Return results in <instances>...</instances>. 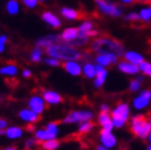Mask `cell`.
Segmentation results:
<instances>
[{"mask_svg": "<svg viewBox=\"0 0 151 150\" xmlns=\"http://www.w3.org/2000/svg\"><path fill=\"white\" fill-rule=\"evenodd\" d=\"M45 54L48 57L57 58L60 61L81 60L83 56V53L78 48L72 46L70 44L63 43L61 41L45 48Z\"/></svg>", "mask_w": 151, "mask_h": 150, "instance_id": "obj_1", "label": "cell"}, {"mask_svg": "<svg viewBox=\"0 0 151 150\" xmlns=\"http://www.w3.org/2000/svg\"><path fill=\"white\" fill-rule=\"evenodd\" d=\"M90 48L93 53L96 54H101V53H113L117 55L119 58L123 56L125 52V48L123 44L120 41L114 39L111 37H101L96 38V40L91 42Z\"/></svg>", "mask_w": 151, "mask_h": 150, "instance_id": "obj_2", "label": "cell"}, {"mask_svg": "<svg viewBox=\"0 0 151 150\" xmlns=\"http://www.w3.org/2000/svg\"><path fill=\"white\" fill-rule=\"evenodd\" d=\"M130 131L135 137L139 139L148 138L151 132V125L145 115L137 114L130 118Z\"/></svg>", "mask_w": 151, "mask_h": 150, "instance_id": "obj_3", "label": "cell"}, {"mask_svg": "<svg viewBox=\"0 0 151 150\" xmlns=\"http://www.w3.org/2000/svg\"><path fill=\"white\" fill-rule=\"evenodd\" d=\"M114 128L122 129L131 117V107L127 102H120L111 110Z\"/></svg>", "mask_w": 151, "mask_h": 150, "instance_id": "obj_4", "label": "cell"}, {"mask_svg": "<svg viewBox=\"0 0 151 150\" xmlns=\"http://www.w3.org/2000/svg\"><path fill=\"white\" fill-rule=\"evenodd\" d=\"M94 112L90 110H71L62 119L63 124H78L81 122L92 120Z\"/></svg>", "mask_w": 151, "mask_h": 150, "instance_id": "obj_5", "label": "cell"}, {"mask_svg": "<svg viewBox=\"0 0 151 150\" xmlns=\"http://www.w3.org/2000/svg\"><path fill=\"white\" fill-rule=\"evenodd\" d=\"M99 11L102 14L111 17H120L123 14V8L109 0H94Z\"/></svg>", "mask_w": 151, "mask_h": 150, "instance_id": "obj_6", "label": "cell"}, {"mask_svg": "<svg viewBox=\"0 0 151 150\" xmlns=\"http://www.w3.org/2000/svg\"><path fill=\"white\" fill-rule=\"evenodd\" d=\"M151 103V90L142 89L138 91V94L133 99L132 106L135 110H142L147 108Z\"/></svg>", "mask_w": 151, "mask_h": 150, "instance_id": "obj_7", "label": "cell"}, {"mask_svg": "<svg viewBox=\"0 0 151 150\" xmlns=\"http://www.w3.org/2000/svg\"><path fill=\"white\" fill-rule=\"evenodd\" d=\"M27 107L30 108L32 112H35V114L41 116L46 110V103H45L42 95L32 94L27 101Z\"/></svg>", "mask_w": 151, "mask_h": 150, "instance_id": "obj_8", "label": "cell"}, {"mask_svg": "<svg viewBox=\"0 0 151 150\" xmlns=\"http://www.w3.org/2000/svg\"><path fill=\"white\" fill-rule=\"evenodd\" d=\"M99 141L100 144L107 149H114L118 145V139L113 133V131L101 130L99 134Z\"/></svg>", "mask_w": 151, "mask_h": 150, "instance_id": "obj_9", "label": "cell"}, {"mask_svg": "<svg viewBox=\"0 0 151 150\" xmlns=\"http://www.w3.org/2000/svg\"><path fill=\"white\" fill-rule=\"evenodd\" d=\"M94 61H96V64L107 68L111 64H117V62L119 61V57L113 53H101V54H96Z\"/></svg>", "mask_w": 151, "mask_h": 150, "instance_id": "obj_10", "label": "cell"}, {"mask_svg": "<svg viewBox=\"0 0 151 150\" xmlns=\"http://www.w3.org/2000/svg\"><path fill=\"white\" fill-rule=\"evenodd\" d=\"M63 70L69 75L73 77H77L81 76L83 73V64L79 62V60H69L63 61V63L61 64Z\"/></svg>", "mask_w": 151, "mask_h": 150, "instance_id": "obj_11", "label": "cell"}, {"mask_svg": "<svg viewBox=\"0 0 151 150\" xmlns=\"http://www.w3.org/2000/svg\"><path fill=\"white\" fill-rule=\"evenodd\" d=\"M42 97H43L46 105L55 106V105H59V104H61L62 102H63L62 95H61L58 91L52 90V89L44 90L43 93H42Z\"/></svg>", "mask_w": 151, "mask_h": 150, "instance_id": "obj_12", "label": "cell"}, {"mask_svg": "<svg viewBox=\"0 0 151 150\" xmlns=\"http://www.w3.org/2000/svg\"><path fill=\"white\" fill-rule=\"evenodd\" d=\"M96 77L93 78V87L96 89H101L102 87L104 86L108 77V71L106 68L100 66V64H96Z\"/></svg>", "mask_w": 151, "mask_h": 150, "instance_id": "obj_13", "label": "cell"}, {"mask_svg": "<svg viewBox=\"0 0 151 150\" xmlns=\"http://www.w3.org/2000/svg\"><path fill=\"white\" fill-rule=\"evenodd\" d=\"M117 69L119 72L125 75H137L139 74V68L136 64H133L127 60H119L117 62Z\"/></svg>", "mask_w": 151, "mask_h": 150, "instance_id": "obj_14", "label": "cell"}, {"mask_svg": "<svg viewBox=\"0 0 151 150\" xmlns=\"http://www.w3.org/2000/svg\"><path fill=\"white\" fill-rule=\"evenodd\" d=\"M18 118L22 121L26 122L28 124H35L40 120V115L35 114V112H32L30 108L26 107V108H22L18 112Z\"/></svg>", "mask_w": 151, "mask_h": 150, "instance_id": "obj_15", "label": "cell"}, {"mask_svg": "<svg viewBox=\"0 0 151 150\" xmlns=\"http://www.w3.org/2000/svg\"><path fill=\"white\" fill-rule=\"evenodd\" d=\"M60 41V37L59 35H56V33H50V35H43V37L39 38L38 40L35 41V46H39L41 48H47L48 46L52 45V44L57 43Z\"/></svg>", "mask_w": 151, "mask_h": 150, "instance_id": "obj_16", "label": "cell"}, {"mask_svg": "<svg viewBox=\"0 0 151 150\" xmlns=\"http://www.w3.org/2000/svg\"><path fill=\"white\" fill-rule=\"evenodd\" d=\"M41 18L44 23L47 24L48 26H50L54 29H58L61 27L62 23H61V19L55 14L52 13V11H44L41 15Z\"/></svg>", "mask_w": 151, "mask_h": 150, "instance_id": "obj_17", "label": "cell"}, {"mask_svg": "<svg viewBox=\"0 0 151 150\" xmlns=\"http://www.w3.org/2000/svg\"><path fill=\"white\" fill-rule=\"evenodd\" d=\"M78 35H79V31L77 27H68V28L62 30V32L59 35V37H60L61 42L67 44H71L76 38L78 37Z\"/></svg>", "mask_w": 151, "mask_h": 150, "instance_id": "obj_18", "label": "cell"}, {"mask_svg": "<svg viewBox=\"0 0 151 150\" xmlns=\"http://www.w3.org/2000/svg\"><path fill=\"white\" fill-rule=\"evenodd\" d=\"M98 123L101 125V130L113 131L114 128L113 120H111V112H100L98 115Z\"/></svg>", "mask_w": 151, "mask_h": 150, "instance_id": "obj_19", "label": "cell"}, {"mask_svg": "<svg viewBox=\"0 0 151 150\" xmlns=\"http://www.w3.org/2000/svg\"><path fill=\"white\" fill-rule=\"evenodd\" d=\"M24 129L19 125H9L6 129V137L11 141H17L24 136Z\"/></svg>", "mask_w": 151, "mask_h": 150, "instance_id": "obj_20", "label": "cell"}, {"mask_svg": "<svg viewBox=\"0 0 151 150\" xmlns=\"http://www.w3.org/2000/svg\"><path fill=\"white\" fill-rule=\"evenodd\" d=\"M19 72L17 64L10 62V63L3 64L2 66H0V75L4 76V77H16Z\"/></svg>", "mask_w": 151, "mask_h": 150, "instance_id": "obj_21", "label": "cell"}, {"mask_svg": "<svg viewBox=\"0 0 151 150\" xmlns=\"http://www.w3.org/2000/svg\"><path fill=\"white\" fill-rule=\"evenodd\" d=\"M122 57L124 60L129 61L133 64H136V66H139L142 61L145 60V57L136 50H125Z\"/></svg>", "mask_w": 151, "mask_h": 150, "instance_id": "obj_22", "label": "cell"}, {"mask_svg": "<svg viewBox=\"0 0 151 150\" xmlns=\"http://www.w3.org/2000/svg\"><path fill=\"white\" fill-rule=\"evenodd\" d=\"M60 14L63 18L68 20H76L79 19L81 17V14L79 11L73 8H69V6H63L60 9Z\"/></svg>", "mask_w": 151, "mask_h": 150, "instance_id": "obj_23", "label": "cell"}, {"mask_svg": "<svg viewBox=\"0 0 151 150\" xmlns=\"http://www.w3.org/2000/svg\"><path fill=\"white\" fill-rule=\"evenodd\" d=\"M81 74L84 75L87 79H93V78L96 77V63H93L91 61H86L83 64V73Z\"/></svg>", "mask_w": 151, "mask_h": 150, "instance_id": "obj_24", "label": "cell"}, {"mask_svg": "<svg viewBox=\"0 0 151 150\" xmlns=\"http://www.w3.org/2000/svg\"><path fill=\"white\" fill-rule=\"evenodd\" d=\"M44 53H45V50L43 48H41L39 46H35L29 53V60L32 63H40L41 61L44 59Z\"/></svg>", "mask_w": 151, "mask_h": 150, "instance_id": "obj_25", "label": "cell"}, {"mask_svg": "<svg viewBox=\"0 0 151 150\" xmlns=\"http://www.w3.org/2000/svg\"><path fill=\"white\" fill-rule=\"evenodd\" d=\"M33 135H35V137L37 138V141H38L39 143H43V141H48V139L56 138V136L52 135L50 132H48L45 128H44V129H38V130H35Z\"/></svg>", "mask_w": 151, "mask_h": 150, "instance_id": "obj_26", "label": "cell"}, {"mask_svg": "<svg viewBox=\"0 0 151 150\" xmlns=\"http://www.w3.org/2000/svg\"><path fill=\"white\" fill-rule=\"evenodd\" d=\"M89 41H90V38L88 37L87 35H85V33H81V32H79L78 37L76 38L75 40L73 41L70 45L76 47V48H81V47H85V46H86V45L89 43Z\"/></svg>", "mask_w": 151, "mask_h": 150, "instance_id": "obj_27", "label": "cell"}, {"mask_svg": "<svg viewBox=\"0 0 151 150\" xmlns=\"http://www.w3.org/2000/svg\"><path fill=\"white\" fill-rule=\"evenodd\" d=\"M94 129V123L92 122V120H89V121H84L78 123V128H77V133L81 134V135H86V134H89L91 131Z\"/></svg>", "mask_w": 151, "mask_h": 150, "instance_id": "obj_28", "label": "cell"}, {"mask_svg": "<svg viewBox=\"0 0 151 150\" xmlns=\"http://www.w3.org/2000/svg\"><path fill=\"white\" fill-rule=\"evenodd\" d=\"M59 147H60V141L57 139V137L41 143V148L43 150H57Z\"/></svg>", "mask_w": 151, "mask_h": 150, "instance_id": "obj_29", "label": "cell"}, {"mask_svg": "<svg viewBox=\"0 0 151 150\" xmlns=\"http://www.w3.org/2000/svg\"><path fill=\"white\" fill-rule=\"evenodd\" d=\"M6 10L10 15H16L20 10L18 0H9L6 4Z\"/></svg>", "mask_w": 151, "mask_h": 150, "instance_id": "obj_30", "label": "cell"}, {"mask_svg": "<svg viewBox=\"0 0 151 150\" xmlns=\"http://www.w3.org/2000/svg\"><path fill=\"white\" fill-rule=\"evenodd\" d=\"M78 31L81 32V33H85V35H87L88 32L94 29V23H93L92 20H89V19H86L84 20L83 23L79 25L78 27Z\"/></svg>", "mask_w": 151, "mask_h": 150, "instance_id": "obj_31", "label": "cell"}, {"mask_svg": "<svg viewBox=\"0 0 151 150\" xmlns=\"http://www.w3.org/2000/svg\"><path fill=\"white\" fill-rule=\"evenodd\" d=\"M45 129L48 132H50L52 135H55L56 137L58 136L59 132H60V127H59L58 121H50L45 124Z\"/></svg>", "mask_w": 151, "mask_h": 150, "instance_id": "obj_32", "label": "cell"}, {"mask_svg": "<svg viewBox=\"0 0 151 150\" xmlns=\"http://www.w3.org/2000/svg\"><path fill=\"white\" fill-rule=\"evenodd\" d=\"M138 68H139V73H142L145 76L151 77V62H149L147 60H144L138 66Z\"/></svg>", "mask_w": 151, "mask_h": 150, "instance_id": "obj_33", "label": "cell"}, {"mask_svg": "<svg viewBox=\"0 0 151 150\" xmlns=\"http://www.w3.org/2000/svg\"><path fill=\"white\" fill-rule=\"evenodd\" d=\"M142 81H139L135 77V78H133V79H131L130 83H129V90L133 93H136V92H138L139 90H142Z\"/></svg>", "mask_w": 151, "mask_h": 150, "instance_id": "obj_34", "label": "cell"}, {"mask_svg": "<svg viewBox=\"0 0 151 150\" xmlns=\"http://www.w3.org/2000/svg\"><path fill=\"white\" fill-rule=\"evenodd\" d=\"M139 17L142 22H150L151 20V6H148V8H142V10L139 11Z\"/></svg>", "mask_w": 151, "mask_h": 150, "instance_id": "obj_35", "label": "cell"}, {"mask_svg": "<svg viewBox=\"0 0 151 150\" xmlns=\"http://www.w3.org/2000/svg\"><path fill=\"white\" fill-rule=\"evenodd\" d=\"M41 144L37 141L35 137H30V138L26 139L25 144H24V149L25 150H35V148L38 147V145Z\"/></svg>", "mask_w": 151, "mask_h": 150, "instance_id": "obj_36", "label": "cell"}, {"mask_svg": "<svg viewBox=\"0 0 151 150\" xmlns=\"http://www.w3.org/2000/svg\"><path fill=\"white\" fill-rule=\"evenodd\" d=\"M43 62L46 64L47 66H50V68H57V66H60L61 64H62L59 59L54 58V57H48V56H46V58H44Z\"/></svg>", "mask_w": 151, "mask_h": 150, "instance_id": "obj_37", "label": "cell"}, {"mask_svg": "<svg viewBox=\"0 0 151 150\" xmlns=\"http://www.w3.org/2000/svg\"><path fill=\"white\" fill-rule=\"evenodd\" d=\"M123 18H124V20H127V22H132V23H135V22L140 20L139 14L136 13V12H130L128 14H125L124 16H123Z\"/></svg>", "mask_w": 151, "mask_h": 150, "instance_id": "obj_38", "label": "cell"}, {"mask_svg": "<svg viewBox=\"0 0 151 150\" xmlns=\"http://www.w3.org/2000/svg\"><path fill=\"white\" fill-rule=\"evenodd\" d=\"M23 4L28 9H35L39 4V0H22Z\"/></svg>", "mask_w": 151, "mask_h": 150, "instance_id": "obj_39", "label": "cell"}, {"mask_svg": "<svg viewBox=\"0 0 151 150\" xmlns=\"http://www.w3.org/2000/svg\"><path fill=\"white\" fill-rule=\"evenodd\" d=\"M22 76L24 78H30L32 76V71L30 69H28V68H26V69H24L22 71Z\"/></svg>", "mask_w": 151, "mask_h": 150, "instance_id": "obj_40", "label": "cell"}, {"mask_svg": "<svg viewBox=\"0 0 151 150\" xmlns=\"http://www.w3.org/2000/svg\"><path fill=\"white\" fill-rule=\"evenodd\" d=\"M100 112H111V107L106 103H102L100 105Z\"/></svg>", "mask_w": 151, "mask_h": 150, "instance_id": "obj_41", "label": "cell"}, {"mask_svg": "<svg viewBox=\"0 0 151 150\" xmlns=\"http://www.w3.org/2000/svg\"><path fill=\"white\" fill-rule=\"evenodd\" d=\"M9 127V121L4 118H0V130H6Z\"/></svg>", "mask_w": 151, "mask_h": 150, "instance_id": "obj_42", "label": "cell"}, {"mask_svg": "<svg viewBox=\"0 0 151 150\" xmlns=\"http://www.w3.org/2000/svg\"><path fill=\"white\" fill-rule=\"evenodd\" d=\"M87 35L89 38H93V37H98L99 35V31L96 30V29H92V30H90V31L88 32Z\"/></svg>", "mask_w": 151, "mask_h": 150, "instance_id": "obj_43", "label": "cell"}, {"mask_svg": "<svg viewBox=\"0 0 151 150\" xmlns=\"http://www.w3.org/2000/svg\"><path fill=\"white\" fill-rule=\"evenodd\" d=\"M6 52V43H3L2 41L0 40V54Z\"/></svg>", "mask_w": 151, "mask_h": 150, "instance_id": "obj_44", "label": "cell"}, {"mask_svg": "<svg viewBox=\"0 0 151 150\" xmlns=\"http://www.w3.org/2000/svg\"><path fill=\"white\" fill-rule=\"evenodd\" d=\"M0 40L2 41L3 43H8V41H9V38H8V35H0Z\"/></svg>", "mask_w": 151, "mask_h": 150, "instance_id": "obj_45", "label": "cell"}, {"mask_svg": "<svg viewBox=\"0 0 151 150\" xmlns=\"http://www.w3.org/2000/svg\"><path fill=\"white\" fill-rule=\"evenodd\" d=\"M123 4H132V3L135 1V0H120Z\"/></svg>", "mask_w": 151, "mask_h": 150, "instance_id": "obj_46", "label": "cell"}, {"mask_svg": "<svg viewBox=\"0 0 151 150\" xmlns=\"http://www.w3.org/2000/svg\"><path fill=\"white\" fill-rule=\"evenodd\" d=\"M96 150H113V149H107V148H105L104 146H102V145L100 144L96 147Z\"/></svg>", "mask_w": 151, "mask_h": 150, "instance_id": "obj_47", "label": "cell"}, {"mask_svg": "<svg viewBox=\"0 0 151 150\" xmlns=\"http://www.w3.org/2000/svg\"><path fill=\"white\" fill-rule=\"evenodd\" d=\"M4 150H17L16 147H13V146H9V147L4 148Z\"/></svg>", "mask_w": 151, "mask_h": 150, "instance_id": "obj_48", "label": "cell"}, {"mask_svg": "<svg viewBox=\"0 0 151 150\" xmlns=\"http://www.w3.org/2000/svg\"><path fill=\"white\" fill-rule=\"evenodd\" d=\"M138 2H142V3H149L151 2V0H136Z\"/></svg>", "mask_w": 151, "mask_h": 150, "instance_id": "obj_49", "label": "cell"}, {"mask_svg": "<svg viewBox=\"0 0 151 150\" xmlns=\"http://www.w3.org/2000/svg\"><path fill=\"white\" fill-rule=\"evenodd\" d=\"M0 136H6V130H0Z\"/></svg>", "mask_w": 151, "mask_h": 150, "instance_id": "obj_50", "label": "cell"}, {"mask_svg": "<svg viewBox=\"0 0 151 150\" xmlns=\"http://www.w3.org/2000/svg\"><path fill=\"white\" fill-rule=\"evenodd\" d=\"M147 139H148V141H149V143H150V144H151V132H150V134H149L148 138H147Z\"/></svg>", "mask_w": 151, "mask_h": 150, "instance_id": "obj_51", "label": "cell"}, {"mask_svg": "<svg viewBox=\"0 0 151 150\" xmlns=\"http://www.w3.org/2000/svg\"><path fill=\"white\" fill-rule=\"evenodd\" d=\"M147 150H151V144H149L148 146H147Z\"/></svg>", "mask_w": 151, "mask_h": 150, "instance_id": "obj_52", "label": "cell"}, {"mask_svg": "<svg viewBox=\"0 0 151 150\" xmlns=\"http://www.w3.org/2000/svg\"><path fill=\"white\" fill-rule=\"evenodd\" d=\"M148 121H149V123H150V125H151V116H150V117H149Z\"/></svg>", "mask_w": 151, "mask_h": 150, "instance_id": "obj_53", "label": "cell"}, {"mask_svg": "<svg viewBox=\"0 0 151 150\" xmlns=\"http://www.w3.org/2000/svg\"><path fill=\"white\" fill-rule=\"evenodd\" d=\"M45 1H47V0H39V2H45Z\"/></svg>", "mask_w": 151, "mask_h": 150, "instance_id": "obj_54", "label": "cell"}, {"mask_svg": "<svg viewBox=\"0 0 151 150\" xmlns=\"http://www.w3.org/2000/svg\"><path fill=\"white\" fill-rule=\"evenodd\" d=\"M0 103H1V97H0Z\"/></svg>", "mask_w": 151, "mask_h": 150, "instance_id": "obj_55", "label": "cell"}]
</instances>
